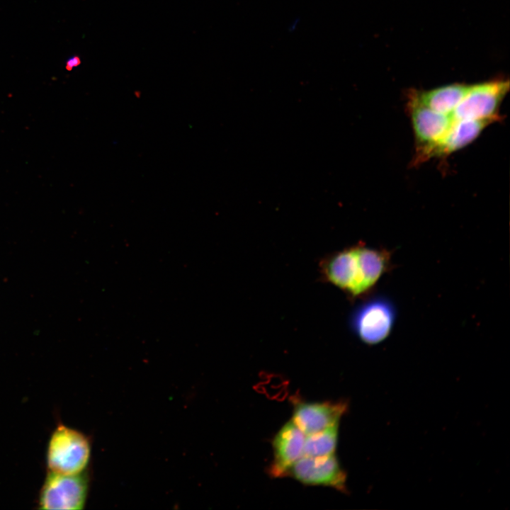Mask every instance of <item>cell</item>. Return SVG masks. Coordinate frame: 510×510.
Masks as SVG:
<instances>
[{
	"label": "cell",
	"instance_id": "1",
	"mask_svg": "<svg viewBox=\"0 0 510 510\" xmlns=\"http://www.w3.org/2000/svg\"><path fill=\"white\" fill-rule=\"evenodd\" d=\"M391 253L357 244L324 258L319 265L323 279L351 298H361L391 269Z\"/></svg>",
	"mask_w": 510,
	"mask_h": 510
},
{
	"label": "cell",
	"instance_id": "2",
	"mask_svg": "<svg viewBox=\"0 0 510 510\" xmlns=\"http://www.w3.org/2000/svg\"><path fill=\"white\" fill-rule=\"evenodd\" d=\"M91 447L81 432L60 424L52 432L47 449L50 472L64 475L81 473L86 467Z\"/></svg>",
	"mask_w": 510,
	"mask_h": 510
},
{
	"label": "cell",
	"instance_id": "3",
	"mask_svg": "<svg viewBox=\"0 0 510 510\" xmlns=\"http://www.w3.org/2000/svg\"><path fill=\"white\" fill-rule=\"evenodd\" d=\"M396 319L392 302L385 297L372 298L359 305L351 316L353 332L364 343L374 345L390 334Z\"/></svg>",
	"mask_w": 510,
	"mask_h": 510
},
{
	"label": "cell",
	"instance_id": "4",
	"mask_svg": "<svg viewBox=\"0 0 510 510\" xmlns=\"http://www.w3.org/2000/svg\"><path fill=\"white\" fill-rule=\"evenodd\" d=\"M509 90V81L496 79L470 84L450 115L458 120H499V108Z\"/></svg>",
	"mask_w": 510,
	"mask_h": 510
},
{
	"label": "cell",
	"instance_id": "5",
	"mask_svg": "<svg viewBox=\"0 0 510 510\" xmlns=\"http://www.w3.org/2000/svg\"><path fill=\"white\" fill-rule=\"evenodd\" d=\"M407 109L416 141L414 164L426 160L431 149L447 134L453 119L422 105L407 95Z\"/></svg>",
	"mask_w": 510,
	"mask_h": 510
},
{
	"label": "cell",
	"instance_id": "6",
	"mask_svg": "<svg viewBox=\"0 0 510 510\" xmlns=\"http://www.w3.org/2000/svg\"><path fill=\"white\" fill-rule=\"evenodd\" d=\"M88 489L84 474L64 475L49 472L40 489V509L78 510L84 508Z\"/></svg>",
	"mask_w": 510,
	"mask_h": 510
},
{
	"label": "cell",
	"instance_id": "7",
	"mask_svg": "<svg viewBox=\"0 0 510 510\" xmlns=\"http://www.w3.org/2000/svg\"><path fill=\"white\" fill-rule=\"evenodd\" d=\"M288 475L307 485H323L346 492V474L334 454L302 455L292 466Z\"/></svg>",
	"mask_w": 510,
	"mask_h": 510
},
{
	"label": "cell",
	"instance_id": "8",
	"mask_svg": "<svg viewBox=\"0 0 510 510\" xmlns=\"http://www.w3.org/2000/svg\"><path fill=\"white\" fill-rule=\"evenodd\" d=\"M305 434L291 420L278 431L273 441V458L268 468L273 477L288 476L292 466L303 455Z\"/></svg>",
	"mask_w": 510,
	"mask_h": 510
},
{
	"label": "cell",
	"instance_id": "9",
	"mask_svg": "<svg viewBox=\"0 0 510 510\" xmlns=\"http://www.w3.org/2000/svg\"><path fill=\"white\" fill-rule=\"evenodd\" d=\"M347 409L348 403L344 401L298 402L294 408L292 421L307 435L339 424Z\"/></svg>",
	"mask_w": 510,
	"mask_h": 510
},
{
	"label": "cell",
	"instance_id": "10",
	"mask_svg": "<svg viewBox=\"0 0 510 510\" xmlns=\"http://www.w3.org/2000/svg\"><path fill=\"white\" fill-rule=\"evenodd\" d=\"M496 119L453 120L446 136L429 152L426 160L447 156L470 144Z\"/></svg>",
	"mask_w": 510,
	"mask_h": 510
},
{
	"label": "cell",
	"instance_id": "11",
	"mask_svg": "<svg viewBox=\"0 0 510 510\" xmlns=\"http://www.w3.org/2000/svg\"><path fill=\"white\" fill-rule=\"evenodd\" d=\"M470 86L457 83L429 90L412 89L407 95L433 110L450 115L468 91Z\"/></svg>",
	"mask_w": 510,
	"mask_h": 510
},
{
	"label": "cell",
	"instance_id": "12",
	"mask_svg": "<svg viewBox=\"0 0 510 510\" xmlns=\"http://www.w3.org/2000/svg\"><path fill=\"white\" fill-rule=\"evenodd\" d=\"M339 424L305 435L303 455L318 457L334 453L336 448Z\"/></svg>",
	"mask_w": 510,
	"mask_h": 510
},
{
	"label": "cell",
	"instance_id": "13",
	"mask_svg": "<svg viewBox=\"0 0 510 510\" xmlns=\"http://www.w3.org/2000/svg\"><path fill=\"white\" fill-rule=\"evenodd\" d=\"M81 58L78 55H74L67 60L65 63V69L68 71L72 70L74 68L81 64Z\"/></svg>",
	"mask_w": 510,
	"mask_h": 510
}]
</instances>
